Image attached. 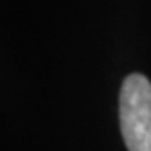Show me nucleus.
Instances as JSON below:
<instances>
[{
    "mask_svg": "<svg viewBox=\"0 0 151 151\" xmlns=\"http://www.w3.org/2000/svg\"><path fill=\"white\" fill-rule=\"evenodd\" d=\"M120 131L129 151H151V84L133 73L120 91Z\"/></svg>",
    "mask_w": 151,
    "mask_h": 151,
    "instance_id": "nucleus-1",
    "label": "nucleus"
}]
</instances>
